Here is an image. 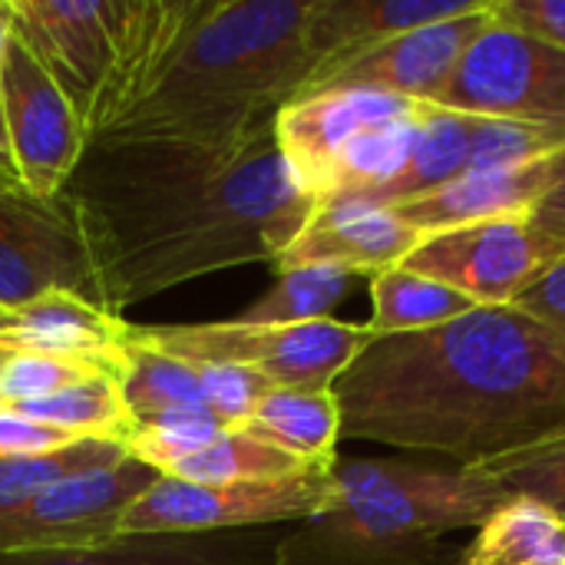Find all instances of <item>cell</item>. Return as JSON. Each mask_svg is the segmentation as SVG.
<instances>
[{"label": "cell", "instance_id": "obj_1", "mask_svg": "<svg viewBox=\"0 0 565 565\" xmlns=\"http://www.w3.org/2000/svg\"><path fill=\"white\" fill-rule=\"evenodd\" d=\"M63 199L113 315L222 268L275 265L318 209L295 182L275 129L232 149L86 146Z\"/></svg>", "mask_w": 565, "mask_h": 565}, {"label": "cell", "instance_id": "obj_2", "mask_svg": "<svg viewBox=\"0 0 565 565\" xmlns=\"http://www.w3.org/2000/svg\"><path fill=\"white\" fill-rule=\"evenodd\" d=\"M331 394L341 437L477 467L565 424V338L513 305L473 308L371 334Z\"/></svg>", "mask_w": 565, "mask_h": 565}, {"label": "cell", "instance_id": "obj_3", "mask_svg": "<svg viewBox=\"0 0 565 565\" xmlns=\"http://www.w3.org/2000/svg\"><path fill=\"white\" fill-rule=\"evenodd\" d=\"M318 0H192L139 96L89 142L232 149L275 129L318 70Z\"/></svg>", "mask_w": 565, "mask_h": 565}, {"label": "cell", "instance_id": "obj_4", "mask_svg": "<svg viewBox=\"0 0 565 565\" xmlns=\"http://www.w3.org/2000/svg\"><path fill=\"white\" fill-rule=\"evenodd\" d=\"M334 507L281 540L278 565H427L437 540L480 530L513 497L477 467L338 460Z\"/></svg>", "mask_w": 565, "mask_h": 565}, {"label": "cell", "instance_id": "obj_5", "mask_svg": "<svg viewBox=\"0 0 565 565\" xmlns=\"http://www.w3.org/2000/svg\"><path fill=\"white\" fill-rule=\"evenodd\" d=\"M192 0H10L13 30L73 103L93 142L146 86Z\"/></svg>", "mask_w": 565, "mask_h": 565}, {"label": "cell", "instance_id": "obj_6", "mask_svg": "<svg viewBox=\"0 0 565 565\" xmlns=\"http://www.w3.org/2000/svg\"><path fill=\"white\" fill-rule=\"evenodd\" d=\"M132 338L189 364L245 367L275 387L331 391L341 371L371 341V328L334 318L308 324H248L232 318L209 324L132 328Z\"/></svg>", "mask_w": 565, "mask_h": 565}, {"label": "cell", "instance_id": "obj_7", "mask_svg": "<svg viewBox=\"0 0 565 565\" xmlns=\"http://www.w3.org/2000/svg\"><path fill=\"white\" fill-rule=\"evenodd\" d=\"M331 470L268 483H189L162 473L126 513L122 536H209L242 526L311 523L334 507Z\"/></svg>", "mask_w": 565, "mask_h": 565}, {"label": "cell", "instance_id": "obj_8", "mask_svg": "<svg viewBox=\"0 0 565 565\" xmlns=\"http://www.w3.org/2000/svg\"><path fill=\"white\" fill-rule=\"evenodd\" d=\"M434 106L487 116L565 126V50L493 17L463 53Z\"/></svg>", "mask_w": 565, "mask_h": 565}, {"label": "cell", "instance_id": "obj_9", "mask_svg": "<svg viewBox=\"0 0 565 565\" xmlns=\"http://www.w3.org/2000/svg\"><path fill=\"white\" fill-rule=\"evenodd\" d=\"M565 262V242L530 215H507L417 242L404 268L450 285L480 308H503Z\"/></svg>", "mask_w": 565, "mask_h": 565}, {"label": "cell", "instance_id": "obj_10", "mask_svg": "<svg viewBox=\"0 0 565 565\" xmlns=\"http://www.w3.org/2000/svg\"><path fill=\"white\" fill-rule=\"evenodd\" d=\"M162 473L136 457L73 473L0 516V556L103 550L122 540L126 513Z\"/></svg>", "mask_w": 565, "mask_h": 565}, {"label": "cell", "instance_id": "obj_11", "mask_svg": "<svg viewBox=\"0 0 565 565\" xmlns=\"http://www.w3.org/2000/svg\"><path fill=\"white\" fill-rule=\"evenodd\" d=\"M50 291H73L103 308L83 228L63 199L26 189L0 192V311L13 315Z\"/></svg>", "mask_w": 565, "mask_h": 565}, {"label": "cell", "instance_id": "obj_12", "mask_svg": "<svg viewBox=\"0 0 565 565\" xmlns=\"http://www.w3.org/2000/svg\"><path fill=\"white\" fill-rule=\"evenodd\" d=\"M0 103L7 152L20 185L30 195L56 199L83 162L89 139L66 93L17 30L0 70Z\"/></svg>", "mask_w": 565, "mask_h": 565}, {"label": "cell", "instance_id": "obj_13", "mask_svg": "<svg viewBox=\"0 0 565 565\" xmlns=\"http://www.w3.org/2000/svg\"><path fill=\"white\" fill-rule=\"evenodd\" d=\"M487 23H490V0L473 13L417 26L351 60L321 66L308 79L301 96L321 89H367V93H387V96H404L434 106L447 89L450 76L457 73L463 53L483 33Z\"/></svg>", "mask_w": 565, "mask_h": 565}, {"label": "cell", "instance_id": "obj_14", "mask_svg": "<svg viewBox=\"0 0 565 565\" xmlns=\"http://www.w3.org/2000/svg\"><path fill=\"white\" fill-rule=\"evenodd\" d=\"M417 99L367 93V89H321L298 96L275 119L278 149L315 202H324L338 189V175L354 146L381 122L407 113Z\"/></svg>", "mask_w": 565, "mask_h": 565}, {"label": "cell", "instance_id": "obj_15", "mask_svg": "<svg viewBox=\"0 0 565 565\" xmlns=\"http://www.w3.org/2000/svg\"><path fill=\"white\" fill-rule=\"evenodd\" d=\"M417 242L420 235L391 209L358 199H328L318 202L298 238L281 252L275 271L328 265L374 278L394 265H404Z\"/></svg>", "mask_w": 565, "mask_h": 565}, {"label": "cell", "instance_id": "obj_16", "mask_svg": "<svg viewBox=\"0 0 565 565\" xmlns=\"http://www.w3.org/2000/svg\"><path fill=\"white\" fill-rule=\"evenodd\" d=\"M129 331L132 324L119 315L73 291H50L7 315L0 324V344L20 354H46L122 374L129 361Z\"/></svg>", "mask_w": 565, "mask_h": 565}, {"label": "cell", "instance_id": "obj_17", "mask_svg": "<svg viewBox=\"0 0 565 565\" xmlns=\"http://www.w3.org/2000/svg\"><path fill=\"white\" fill-rule=\"evenodd\" d=\"M556 159V156H553ZM553 159L500 169H470L430 195L391 209L420 238L490 218L530 215L553 182Z\"/></svg>", "mask_w": 565, "mask_h": 565}, {"label": "cell", "instance_id": "obj_18", "mask_svg": "<svg viewBox=\"0 0 565 565\" xmlns=\"http://www.w3.org/2000/svg\"><path fill=\"white\" fill-rule=\"evenodd\" d=\"M483 3L487 0H318L308 26V46L321 70L417 26L473 13Z\"/></svg>", "mask_w": 565, "mask_h": 565}, {"label": "cell", "instance_id": "obj_19", "mask_svg": "<svg viewBox=\"0 0 565 565\" xmlns=\"http://www.w3.org/2000/svg\"><path fill=\"white\" fill-rule=\"evenodd\" d=\"M473 129H477V116L444 109V106H430L407 166L391 182L364 192L358 202H371V205H381V209H397L404 202L430 195L440 185L460 179L463 172H470Z\"/></svg>", "mask_w": 565, "mask_h": 565}, {"label": "cell", "instance_id": "obj_20", "mask_svg": "<svg viewBox=\"0 0 565 565\" xmlns=\"http://www.w3.org/2000/svg\"><path fill=\"white\" fill-rule=\"evenodd\" d=\"M245 430L295 454L311 467H334V447L341 440V407L331 391L271 387L248 417Z\"/></svg>", "mask_w": 565, "mask_h": 565}, {"label": "cell", "instance_id": "obj_21", "mask_svg": "<svg viewBox=\"0 0 565 565\" xmlns=\"http://www.w3.org/2000/svg\"><path fill=\"white\" fill-rule=\"evenodd\" d=\"M463 565H565V516L513 497L477 530Z\"/></svg>", "mask_w": 565, "mask_h": 565}, {"label": "cell", "instance_id": "obj_22", "mask_svg": "<svg viewBox=\"0 0 565 565\" xmlns=\"http://www.w3.org/2000/svg\"><path fill=\"white\" fill-rule=\"evenodd\" d=\"M480 308L444 281L394 265L371 278V334H411L447 324Z\"/></svg>", "mask_w": 565, "mask_h": 565}, {"label": "cell", "instance_id": "obj_23", "mask_svg": "<svg viewBox=\"0 0 565 565\" xmlns=\"http://www.w3.org/2000/svg\"><path fill=\"white\" fill-rule=\"evenodd\" d=\"M13 411L43 420L50 427H60L79 440H116L126 444L136 420L122 401L119 374L113 371H93L83 381L30 404H17Z\"/></svg>", "mask_w": 565, "mask_h": 565}, {"label": "cell", "instance_id": "obj_24", "mask_svg": "<svg viewBox=\"0 0 565 565\" xmlns=\"http://www.w3.org/2000/svg\"><path fill=\"white\" fill-rule=\"evenodd\" d=\"M331 467H311L295 454L242 430H225L205 450L172 467L166 477H179L189 483H268V480H291L305 473H321Z\"/></svg>", "mask_w": 565, "mask_h": 565}, {"label": "cell", "instance_id": "obj_25", "mask_svg": "<svg viewBox=\"0 0 565 565\" xmlns=\"http://www.w3.org/2000/svg\"><path fill=\"white\" fill-rule=\"evenodd\" d=\"M119 391L136 424L169 411H209L199 364L162 354L136 341L132 331H129V361L119 374Z\"/></svg>", "mask_w": 565, "mask_h": 565}, {"label": "cell", "instance_id": "obj_26", "mask_svg": "<svg viewBox=\"0 0 565 565\" xmlns=\"http://www.w3.org/2000/svg\"><path fill=\"white\" fill-rule=\"evenodd\" d=\"M351 285H354V275L341 268H328V265L288 268V271H278V281L255 305H248L238 315V321H248V324L324 321L351 295Z\"/></svg>", "mask_w": 565, "mask_h": 565}, {"label": "cell", "instance_id": "obj_27", "mask_svg": "<svg viewBox=\"0 0 565 565\" xmlns=\"http://www.w3.org/2000/svg\"><path fill=\"white\" fill-rule=\"evenodd\" d=\"M0 565H242L212 550L205 536H122L103 550L7 553Z\"/></svg>", "mask_w": 565, "mask_h": 565}, {"label": "cell", "instance_id": "obj_28", "mask_svg": "<svg viewBox=\"0 0 565 565\" xmlns=\"http://www.w3.org/2000/svg\"><path fill=\"white\" fill-rule=\"evenodd\" d=\"M129 457L126 444L116 440H79L66 450L56 454H40V457H0V516L26 507L36 500L43 490L53 483L93 470V467H109Z\"/></svg>", "mask_w": 565, "mask_h": 565}, {"label": "cell", "instance_id": "obj_29", "mask_svg": "<svg viewBox=\"0 0 565 565\" xmlns=\"http://www.w3.org/2000/svg\"><path fill=\"white\" fill-rule=\"evenodd\" d=\"M477 470L497 480L510 497L546 503L565 516V424L477 463Z\"/></svg>", "mask_w": 565, "mask_h": 565}, {"label": "cell", "instance_id": "obj_30", "mask_svg": "<svg viewBox=\"0 0 565 565\" xmlns=\"http://www.w3.org/2000/svg\"><path fill=\"white\" fill-rule=\"evenodd\" d=\"M228 427L212 411H169L139 420L126 440V450L129 457L156 467L159 473H169L182 460L205 450Z\"/></svg>", "mask_w": 565, "mask_h": 565}, {"label": "cell", "instance_id": "obj_31", "mask_svg": "<svg viewBox=\"0 0 565 565\" xmlns=\"http://www.w3.org/2000/svg\"><path fill=\"white\" fill-rule=\"evenodd\" d=\"M93 371H103V367L79 364V361H63V358H46V354H20L17 351L10 358V364L3 367V377H0V407L43 401V397L83 381Z\"/></svg>", "mask_w": 565, "mask_h": 565}, {"label": "cell", "instance_id": "obj_32", "mask_svg": "<svg viewBox=\"0 0 565 565\" xmlns=\"http://www.w3.org/2000/svg\"><path fill=\"white\" fill-rule=\"evenodd\" d=\"M202 371V387H205V407L228 427L242 430L255 407L265 401V394L275 387L262 374H252L245 367H228V364H199Z\"/></svg>", "mask_w": 565, "mask_h": 565}, {"label": "cell", "instance_id": "obj_33", "mask_svg": "<svg viewBox=\"0 0 565 565\" xmlns=\"http://www.w3.org/2000/svg\"><path fill=\"white\" fill-rule=\"evenodd\" d=\"M79 444V437L33 420L13 407H0V457H40Z\"/></svg>", "mask_w": 565, "mask_h": 565}, {"label": "cell", "instance_id": "obj_34", "mask_svg": "<svg viewBox=\"0 0 565 565\" xmlns=\"http://www.w3.org/2000/svg\"><path fill=\"white\" fill-rule=\"evenodd\" d=\"M497 20L565 50V0H490Z\"/></svg>", "mask_w": 565, "mask_h": 565}, {"label": "cell", "instance_id": "obj_35", "mask_svg": "<svg viewBox=\"0 0 565 565\" xmlns=\"http://www.w3.org/2000/svg\"><path fill=\"white\" fill-rule=\"evenodd\" d=\"M513 308L533 315L536 321H543L546 328L565 338V262L556 265L543 281H536L526 295H520Z\"/></svg>", "mask_w": 565, "mask_h": 565}, {"label": "cell", "instance_id": "obj_36", "mask_svg": "<svg viewBox=\"0 0 565 565\" xmlns=\"http://www.w3.org/2000/svg\"><path fill=\"white\" fill-rule=\"evenodd\" d=\"M530 218L546 228L550 235H556L565 242V152L553 159V182L546 189V195L536 202V209L530 212Z\"/></svg>", "mask_w": 565, "mask_h": 565}, {"label": "cell", "instance_id": "obj_37", "mask_svg": "<svg viewBox=\"0 0 565 565\" xmlns=\"http://www.w3.org/2000/svg\"><path fill=\"white\" fill-rule=\"evenodd\" d=\"M0 185H3V189H23L17 169H13V159H10V152H7L3 142H0Z\"/></svg>", "mask_w": 565, "mask_h": 565}, {"label": "cell", "instance_id": "obj_38", "mask_svg": "<svg viewBox=\"0 0 565 565\" xmlns=\"http://www.w3.org/2000/svg\"><path fill=\"white\" fill-rule=\"evenodd\" d=\"M13 33V17H10V0H0V70H3V56H7V43Z\"/></svg>", "mask_w": 565, "mask_h": 565}, {"label": "cell", "instance_id": "obj_39", "mask_svg": "<svg viewBox=\"0 0 565 565\" xmlns=\"http://www.w3.org/2000/svg\"><path fill=\"white\" fill-rule=\"evenodd\" d=\"M13 354H17V351H10V348H3V344H0V377H3V367L10 364V358H13Z\"/></svg>", "mask_w": 565, "mask_h": 565}, {"label": "cell", "instance_id": "obj_40", "mask_svg": "<svg viewBox=\"0 0 565 565\" xmlns=\"http://www.w3.org/2000/svg\"><path fill=\"white\" fill-rule=\"evenodd\" d=\"M0 142L7 146V136H3V103H0Z\"/></svg>", "mask_w": 565, "mask_h": 565}, {"label": "cell", "instance_id": "obj_41", "mask_svg": "<svg viewBox=\"0 0 565 565\" xmlns=\"http://www.w3.org/2000/svg\"><path fill=\"white\" fill-rule=\"evenodd\" d=\"M3 321H7V311H0V324H3Z\"/></svg>", "mask_w": 565, "mask_h": 565}, {"label": "cell", "instance_id": "obj_42", "mask_svg": "<svg viewBox=\"0 0 565 565\" xmlns=\"http://www.w3.org/2000/svg\"><path fill=\"white\" fill-rule=\"evenodd\" d=\"M255 565H278V563H275V559H271V563H255Z\"/></svg>", "mask_w": 565, "mask_h": 565}, {"label": "cell", "instance_id": "obj_43", "mask_svg": "<svg viewBox=\"0 0 565 565\" xmlns=\"http://www.w3.org/2000/svg\"><path fill=\"white\" fill-rule=\"evenodd\" d=\"M0 192H7V189H3V185H0Z\"/></svg>", "mask_w": 565, "mask_h": 565}]
</instances>
